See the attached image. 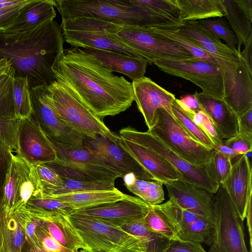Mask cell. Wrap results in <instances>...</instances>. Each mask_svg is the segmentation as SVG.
Segmentation results:
<instances>
[{
  "label": "cell",
  "mask_w": 252,
  "mask_h": 252,
  "mask_svg": "<svg viewBox=\"0 0 252 252\" xmlns=\"http://www.w3.org/2000/svg\"><path fill=\"white\" fill-rule=\"evenodd\" d=\"M232 165L230 158L213 149L206 168L210 177L220 186L223 183L229 174Z\"/></svg>",
  "instance_id": "42"
},
{
  "label": "cell",
  "mask_w": 252,
  "mask_h": 252,
  "mask_svg": "<svg viewBox=\"0 0 252 252\" xmlns=\"http://www.w3.org/2000/svg\"><path fill=\"white\" fill-rule=\"evenodd\" d=\"M114 225L140 238L146 245L147 252H163L173 241L150 230L143 219Z\"/></svg>",
  "instance_id": "34"
},
{
  "label": "cell",
  "mask_w": 252,
  "mask_h": 252,
  "mask_svg": "<svg viewBox=\"0 0 252 252\" xmlns=\"http://www.w3.org/2000/svg\"><path fill=\"white\" fill-rule=\"evenodd\" d=\"M252 34H251L248 38L245 44L244 45L245 48L242 52H241V54L243 58L246 62L250 69L252 71Z\"/></svg>",
  "instance_id": "54"
},
{
  "label": "cell",
  "mask_w": 252,
  "mask_h": 252,
  "mask_svg": "<svg viewBox=\"0 0 252 252\" xmlns=\"http://www.w3.org/2000/svg\"><path fill=\"white\" fill-rule=\"evenodd\" d=\"M11 65L6 59H0V75L5 72Z\"/></svg>",
  "instance_id": "58"
},
{
  "label": "cell",
  "mask_w": 252,
  "mask_h": 252,
  "mask_svg": "<svg viewBox=\"0 0 252 252\" xmlns=\"http://www.w3.org/2000/svg\"><path fill=\"white\" fill-rule=\"evenodd\" d=\"M28 218L25 206L8 209L0 201V252H21Z\"/></svg>",
  "instance_id": "24"
},
{
  "label": "cell",
  "mask_w": 252,
  "mask_h": 252,
  "mask_svg": "<svg viewBox=\"0 0 252 252\" xmlns=\"http://www.w3.org/2000/svg\"><path fill=\"white\" fill-rule=\"evenodd\" d=\"M57 159L45 163L62 178L94 182L115 183L120 174L107 165L83 144L63 146L51 142Z\"/></svg>",
  "instance_id": "8"
},
{
  "label": "cell",
  "mask_w": 252,
  "mask_h": 252,
  "mask_svg": "<svg viewBox=\"0 0 252 252\" xmlns=\"http://www.w3.org/2000/svg\"><path fill=\"white\" fill-rule=\"evenodd\" d=\"M83 50L113 72L122 73L132 81L145 77L148 63L143 59L112 51L94 48Z\"/></svg>",
  "instance_id": "26"
},
{
  "label": "cell",
  "mask_w": 252,
  "mask_h": 252,
  "mask_svg": "<svg viewBox=\"0 0 252 252\" xmlns=\"http://www.w3.org/2000/svg\"><path fill=\"white\" fill-rule=\"evenodd\" d=\"M175 2L179 10L178 20L181 23L226 15L221 0H175Z\"/></svg>",
  "instance_id": "30"
},
{
  "label": "cell",
  "mask_w": 252,
  "mask_h": 252,
  "mask_svg": "<svg viewBox=\"0 0 252 252\" xmlns=\"http://www.w3.org/2000/svg\"><path fill=\"white\" fill-rule=\"evenodd\" d=\"M197 21L211 34L219 39L224 40L230 49L235 52L237 51L236 35L225 19L209 18Z\"/></svg>",
  "instance_id": "40"
},
{
  "label": "cell",
  "mask_w": 252,
  "mask_h": 252,
  "mask_svg": "<svg viewBox=\"0 0 252 252\" xmlns=\"http://www.w3.org/2000/svg\"><path fill=\"white\" fill-rule=\"evenodd\" d=\"M45 95L51 107L60 118L70 127L85 137L97 136L113 141L119 135L111 131L103 120L96 117L79 101L61 83L56 80L44 86Z\"/></svg>",
  "instance_id": "7"
},
{
  "label": "cell",
  "mask_w": 252,
  "mask_h": 252,
  "mask_svg": "<svg viewBox=\"0 0 252 252\" xmlns=\"http://www.w3.org/2000/svg\"><path fill=\"white\" fill-rule=\"evenodd\" d=\"M21 119L16 117L0 116V141L12 151H17L18 133Z\"/></svg>",
  "instance_id": "43"
},
{
  "label": "cell",
  "mask_w": 252,
  "mask_h": 252,
  "mask_svg": "<svg viewBox=\"0 0 252 252\" xmlns=\"http://www.w3.org/2000/svg\"><path fill=\"white\" fill-rule=\"evenodd\" d=\"M144 225L150 230L171 240L180 241L179 226L166 202L150 205V209L143 219Z\"/></svg>",
  "instance_id": "32"
},
{
  "label": "cell",
  "mask_w": 252,
  "mask_h": 252,
  "mask_svg": "<svg viewBox=\"0 0 252 252\" xmlns=\"http://www.w3.org/2000/svg\"><path fill=\"white\" fill-rule=\"evenodd\" d=\"M164 185L169 198L181 208L215 221V194L181 180Z\"/></svg>",
  "instance_id": "20"
},
{
  "label": "cell",
  "mask_w": 252,
  "mask_h": 252,
  "mask_svg": "<svg viewBox=\"0 0 252 252\" xmlns=\"http://www.w3.org/2000/svg\"><path fill=\"white\" fill-rule=\"evenodd\" d=\"M148 131L195 166H206L210 161L212 150L194 140L173 115L164 109H158L156 123Z\"/></svg>",
  "instance_id": "10"
},
{
  "label": "cell",
  "mask_w": 252,
  "mask_h": 252,
  "mask_svg": "<svg viewBox=\"0 0 252 252\" xmlns=\"http://www.w3.org/2000/svg\"><path fill=\"white\" fill-rule=\"evenodd\" d=\"M21 252H48L43 249L38 244L32 243L27 240L25 239V241L22 247Z\"/></svg>",
  "instance_id": "56"
},
{
  "label": "cell",
  "mask_w": 252,
  "mask_h": 252,
  "mask_svg": "<svg viewBox=\"0 0 252 252\" xmlns=\"http://www.w3.org/2000/svg\"><path fill=\"white\" fill-rule=\"evenodd\" d=\"M122 26L93 17H78L62 19L60 27L64 40L74 48L112 51L143 59L136 49L117 35Z\"/></svg>",
  "instance_id": "5"
},
{
  "label": "cell",
  "mask_w": 252,
  "mask_h": 252,
  "mask_svg": "<svg viewBox=\"0 0 252 252\" xmlns=\"http://www.w3.org/2000/svg\"><path fill=\"white\" fill-rule=\"evenodd\" d=\"M238 134L252 139V108L237 116Z\"/></svg>",
  "instance_id": "50"
},
{
  "label": "cell",
  "mask_w": 252,
  "mask_h": 252,
  "mask_svg": "<svg viewBox=\"0 0 252 252\" xmlns=\"http://www.w3.org/2000/svg\"><path fill=\"white\" fill-rule=\"evenodd\" d=\"M126 195L115 188L112 190L72 193L50 197L68 203L75 211L117 201L126 197Z\"/></svg>",
  "instance_id": "31"
},
{
  "label": "cell",
  "mask_w": 252,
  "mask_h": 252,
  "mask_svg": "<svg viewBox=\"0 0 252 252\" xmlns=\"http://www.w3.org/2000/svg\"><path fill=\"white\" fill-rule=\"evenodd\" d=\"M41 220L50 235L64 247L74 252L86 249L66 215L56 213L47 216Z\"/></svg>",
  "instance_id": "29"
},
{
  "label": "cell",
  "mask_w": 252,
  "mask_h": 252,
  "mask_svg": "<svg viewBox=\"0 0 252 252\" xmlns=\"http://www.w3.org/2000/svg\"><path fill=\"white\" fill-rule=\"evenodd\" d=\"M213 150H215L223 156L230 158L231 161L234 159H236V160L242 156L233 151L229 146L225 145L223 140L215 144Z\"/></svg>",
  "instance_id": "53"
},
{
  "label": "cell",
  "mask_w": 252,
  "mask_h": 252,
  "mask_svg": "<svg viewBox=\"0 0 252 252\" xmlns=\"http://www.w3.org/2000/svg\"><path fill=\"white\" fill-rule=\"evenodd\" d=\"M150 209V205L139 198L126 195L122 199L75 210L72 213L99 219L111 224L118 225L143 219Z\"/></svg>",
  "instance_id": "19"
},
{
  "label": "cell",
  "mask_w": 252,
  "mask_h": 252,
  "mask_svg": "<svg viewBox=\"0 0 252 252\" xmlns=\"http://www.w3.org/2000/svg\"><path fill=\"white\" fill-rule=\"evenodd\" d=\"M222 184L244 221L247 204L252 196V168L246 155L232 163L231 171Z\"/></svg>",
  "instance_id": "23"
},
{
  "label": "cell",
  "mask_w": 252,
  "mask_h": 252,
  "mask_svg": "<svg viewBox=\"0 0 252 252\" xmlns=\"http://www.w3.org/2000/svg\"><path fill=\"white\" fill-rule=\"evenodd\" d=\"M136 49L148 64L160 59L184 60L195 58L178 44L151 32L148 27L122 25L117 33Z\"/></svg>",
  "instance_id": "11"
},
{
  "label": "cell",
  "mask_w": 252,
  "mask_h": 252,
  "mask_svg": "<svg viewBox=\"0 0 252 252\" xmlns=\"http://www.w3.org/2000/svg\"><path fill=\"white\" fill-rule=\"evenodd\" d=\"M209 252H249L243 221L222 184L215 194V232Z\"/></svg>",
  "instance_id": "9"
},
{
  "label": "cell",
  "mask_w": 252,
  "mask_h": 252,
  "mask_svg": "<svg viewBox=\"0 0 252 252\" xmlns=\"http://www.w3.org/2000/svg\"><path fill=\"white\" fill-rule=\"evenodd\" d=\"M14 75L12 65L0 75V116L16 117L13 95Z\"/></svg>",
  "instance_id": "38"
},
{
  "label": "cell",
  "mask_w": 252,
  "mask_h": 252,
  "mask_svg": "<svg viewBox=\"0 0 252 252\" xmlns=\"http://www.w3.org/2000/svg\"><path fill=\"white\" fill-rule=\"evenodd\" d=\"M52 70L56 80L101 120L125 111L134 101L131 83L80 48L63 49Z\"/></svg>",
  "instance_id": "1"
},
{
  "label": "cell",
  "mask_w": 252,
  "mask_h": 252,
  "mask_svg": "<svg viewBox=\"0 0 252 252\" xmlns=\"http://www.w3.org/2000/svg\"><path fill=\"white\" fill-rule=\"evenodd\" d=\"M226 12L232 30L237 38V51L241 53V47L245 45L252 34V0H221Z\"/></svg>",
  "instance_id": "28"
},
{
  "label": "cell",
  "mask_w": 252,
  "mask_h": 252,
  "mask_svg": "<svg viewBox=\"0 0 252 252\" xmlns=\"http://www.w3.org/2000/svg\"><path fill=\"white\" fill-rule=\"evenodd\" d=\"M67 218L81 239L86 250L105 252H147L137 236L99 219L71 214Z\"/></svg>",
  "instance_id": "6"
},
{
  "label": "cell",
  "mask_w": 252,
  "mask_h": 252,
  "mask_svg": "<svg viewBox=\"0 0 252 252\" xmlns=\"http://www.w3.org/2000/svg\"><path fill=\"white\" fill-rule=\"evenodd\" d=\"M123 135L151 149L158 154L182 175L181 180L205 189L216 194L219 185L209 176L206 166H195L184 159L148 131L142 132L130 126L120 129Z\"/></svg>",
  "instance_id": "13"
},
{
  "label": "cell",
  "mask_w": 252,
  "mask_h": 252,
  "mask_svg": "<svg viewBox=\"0 0 252 252\" xmlns=\"http://www.w3.org/2000/svg\"><path fill=\"white\" fill-rule=\"evenodd\" d=\"M13 155L10 148L0 141V201L2 199L3 187Z\"/></svg>",
  "instance_id": "47"
},
{
  "label": "cell",
  "mask_w": 252,
  "mask_h": 252,
  "mask_svg": "<svg viewBox=\"0 0 252 252\" xmlns=\"http://www.w3.org/2000/svg\"><path fill=\"white\" fill-rule=\"evenodd\" d=\"M16 155L32 165L48 163L57 159L51 142L32 114L21 119Z\"/></svg>",
  "instance_id": "17"
},
{
  "label": "cell",
  "mask_w": 252,
  "mask_h": 252,
  "mask_svg": "<svg viewBox=\"0 0 252 252\" xmlns=\"http://www.w3.org/2000/svg\"><path fill=\"white\" fill-rule=\"evenodd\" d=\"M119 142L156 180L163 184L181 180L182 175L162 157L151 149L123 135Z\"/></svg>",
  "instance_id": "22"
},
{
  "label": "cell",
  "mask_w": 252,
  "mask_h": 252,
  "mask_svg": "<svg viewBox=\"0 0 252 252\" xmlns=\"http://www.w3.org/2000/svg\"><path fill=\"white\" fill-rule=\"evenodd\" d=\"M163 252H206L201 244L173 240Z\"/></svg>",
  "instance_id": "49"
},
{
  "label": "cell",
  "mask_w": 252,
  "mask_h": 252,
  "mask_svg": "<svg viewBox=\"0 0 252 252\" xmlns=\"http://www.w3.org/2000/svg\"><path fill=\"white\" fill-rule=\"evenodd\" d=\"M98 252V251H94V252Z\"/></svg>",
  "instance_id": "60"
},
{
  "label": "cell",
  "mask_w": 252,
  "mask_h": 252,
  "mask_svg": "<svg viewBox=\"0 0 252 252\" xmlns=\"http://www.w3.org/2000/svg\"><path fill=\"white\" fill-rule=\"evenodd\" d=\"M35 233L40 246L48 252H74L55 240L50 235L43 223L36 228Z\"/></svg>",
  "instance_id": "46"
},
{
  "label": "cell",
  "mask_w": 252,
  "mask_h": 252,
  "mask_svg": "<svg viewBox=\"0 0 252 252\" xmlns=\"http://www.w3.org/2000/svg\"><path fill=\"white\" fill-rule=\"evenodd\" d=\"M171 109L173 116L190 137L206 148L213 149V142L182 110L175 100L171 104Z\"/></svg>",
  "instance_id": "37"
},
{
  "label": "cell",
  "mask_w": 252,
  "mask_h": 252,
  "mask_svg": "<svg viewBox=\"0 0 252 252\" xmlns=\"http://www.w3.org/2000/svg\"><path fill=\"white\" fill-rule=\"evenodd\" d=\"M22 6L0 8V30H6L12 24Z\"/></svg>",
  "instance_id": "52"
},
{
  "label": "cell",
  "mask_w": 252,
  "mask_h": 252,
  "mask_svg": "<svg viewBox=\"0 0 252 252\" xmlns=\"http://www.w3.org/2000/svg\"><path fill=\"white\" fill-rule=\"evenodd\" d=\"M161 71L188 80L199 87L203 94L223 99V82L220 69L196 58L177 60L160 59L153 61Z\"/></svg>",
  "instance_id": "14"
},
{
  "label": "cell",
  "mask_w": 252,
  "mask_h": 252,
  "mask_svg": "<svg viewBox=\"0 0 252 252\" xmlns=\"http://www.w3.org/2000/svg\"><path fill=\"white\" fill-rule=\"evenodd\" d=\"M189 116L211 139L214 144L222 140L223 138L221 133L203 110Z\"/></svg>",
  "instance_id": "45"
},
{
  "label": "cell",
  "mask_w": 252,
  "mask_h": 252,
  "mask_svg": "<svg viewBox=\"0 0 252 252\" xmlns=\"http://www.w3.org/2000/svg\"><path fill=\"white\" fill-rule=\"evenodd\" d=\"M55 0H29L20 9L12 24L5 31L22 32L33 29L56 17Z\"/></svg>",
  "instance_id": "27"
},
{
  "label": "cell",
  "mask_w": 252,
  "mask_h": 252,
  "mask_svg": "<svg viewBox=\"0 0 252 252\" xmlns=\"http://www.w3.org/2000/svg\"><path fill=\"white\" fill-rule=\"evenodd\" d=\"M247 219V224L250 237V250L249 252H252V196L250 197L246 208V217Z\"/></svg>",
  "instance_id": "55"
},
{
  "label": "cell",
  "mask_w": 252,
  "mask_h": 252,
  "mask_svg": "<svg viewBox=\"0 0 252 252\" xmlns=\"http://www.w3.org/2000/svg\"><path fill=\"white\" fill-rule=\"evenodd\" d=\"M77 252H91L87 250L86 249H81L79 250Z\"/></svg>",
  "instance_id": "59"
},
{
  "label": "cell",
  "mask_w": 252,
  "mask_h": 252,
  "mask_svg": "<svg viewBox=\"0 0 252 252\" xmlns=\"http://www.w3.org/2000/svg\"><path fill=\"white\" fill-rule=\"evenodd\" d=\"M223 141L225 145L241 155H246L252 152V139L238 134Z\"/></svg>",
  "instance_id": "48"
},
{
  "label": "cell",
  "mask_w": 252,
  "mask_h": 252,
  "mask_svg": "<svg viewBox=\"0 0 252 252\" xmlns=\"http://www.w3.org/2000/svg\"><path fill=\"white\" fill-rule=\"evenodd\" d=\"M176 30L217 62L223 79V100L233 111L239 116L252 108V71L241 53L233 51L197 21L185 22Z\"/></svg>",
  "instance_id": "3"
},
{
  "label": "cell",
  "mask_w": 252,
  "mask_h": 252,
  "mask_svg": "<svg viewBox=\"0 0 252 252\" xmlns=\"http://www.w3.org/2000/svg\"><path fill=\"white\" fill-rule=\"evenodd\" d=\"M120 139V138H119ZM100 136L94 138L85 137L83 145L122 177L133 174L138 179L156 180L144 167L119 142Z\"/></svg>",
  "instance_id": "16"
},
{
  "label": "cell",
  "mask_w": 252,
  "mask_h": 252,
  "mask_svg": "<svg viewBox=\"0 0 252 252\" xmlns=\"http://www.w3.org/2000/svg\"><path fill=\"white\" fill-rule=\"evenodd\" d=\"M131 84L134 101L148 130L156 123L158 109H164L172 114L171 105L176 99L174 94L145 76L132 81Z\"/></svg>",
  "instance_id": "18"
},
{
  "label": "cell",
  "mask_w": 252,
  "mask_h": 252,
  "mask_svg": "<svg viewBox=\"0 0 252 252\" xmlns=\"http://www.w3.org/2000/svg\"><path fill=\"white\" fill-rule=\"evenodd\" d=\"M13 95L16 117L20 119L30 117L32 113V107L27 78L14 75Z\"/></svg>",
  "instance_id": "36"
},
{
  "label": "cell",
  "mask_w": 252,
  "mask_h": 252,
  "mask_svg": "<svg viewBox=\"0 0 252 252\" xmlns=\"http://www.w3.org/2000/svg\"><path fill=\"white\" fill-rule=\"evenodd\" d=\"M29 0H0V8L21 6Z\"/></svg>",
  "instance_id": "57"
},
{
  "label": "cell",
  "mask_w": 252,
  "mask_h": 252,
  "mask_svg": "<svg viewBox=\"0 0 252 252\" xmlns=\"http://www.w3.org/2000/svg\"><path fill=\"white\" fill-rule=\"evenodd\" d=\"M134 4L157 14L178 20L179 10L175 0H130Z\"/></svg>",
  "instance_id": "41"
},
{
  "label": "cell",
  "mask_w": 252,
  "mask_h": 252,
  "mask_svg": "<svg viewBox=\"0 0 252 252\" xmlns=\"http://www.w3.org/2000/svg\"><path fill=\"white\" fill-rule=\"evenodd\" d=\"M150 30L183 47L196 59L211 63L219 68L215 60L205 50L187 36L179 32L176 29H159L148 27Z\"/></svg>",
  "instance_id": "35"
},
{
  "label": "cell",
  "mask_w": 252,
  "mask_h": 252,
  "mask_svg": "<svg viewBox=\"0 0 252 252\" xmlns=\"http://www.w3.org/2000/svg\"><path fill=\"white\" fill-rule=\"evenodd\" d=\"M166 203L179 226L180 241L211 246L214 235L215 221L181 208L170 198Z\"/></svg>",
  "instance_id": "21"
},
{
  "label": "cell",
  "mask_w": 252,
  "mask_h": 252,
  "mask_svg": "<svg viewBox=\"0 0 252 252\" xmlns=\"http://www.w3.org/2000/svg\"><path fill=\"white\" fill-rule=\"evenodd\" d=\"M60 26L54 20L22 32L0 30V59H6L15 75L27 78L30 90L56 80L52 67L63 50Z\"/></svg>",
  "instance_id": "2"
},
{
  "label": "cell",
  "mask_w": 252,
  "mask_h": 252,
  "mask_svg": "<svg viewBox=\"0 0 252 252\" xmlns=\"http://www.w3.org/2000/svg\"><path fill=\"white\" fill-rule=\"evenodd\" d=\"M175 101L182 110L188 116L202 110L198 100L192 95H187Z\"/></svg>",
  "instance_id": "51"
},
{
  "label": "cell",
  "mask_w": 252,
  "mask_h": 252,
  "mask_svg": "<svg viewBox=\"0 0 252 252\" xmlns=\"http://www.w3.org/2000/svg\"><path fill=\"white\" fill-rule=\"evenodd\" d=\"M62 179L63 184L61 188L53 190L48 196L43 197L89 191L112 190L115 188V183L87 182L65 178Z\"/></svg>",
  "instance_id": "39"
},
{
  "label": "cell",
  "mask_w": 252,
  "mask_h": 252,
  "mask_svg": "<svg viewBox=\"0 0 252 252\" xmlns=\"http://www.w3.org/2000/svg\"><path fill=\"white\" fill-rule=\"evenodd\" d=\"M62 19L90 17L122 25L176 29L179 20L141 8L130 0H55Z\"/></svg>",
  "instance_id": "4"
},
{
  "label": "cell",
  "mask_w": 252,
  "mask_h": 252,
  "mask_svg": "<svg viewBox=\"0 0 252 252\" xmlns=\"http://www.w3.org/2000/svg\"><path fill=\"white\" fill-rule=\"evenodd\" d=\"M32 115L50 141L63 146L83 145L85 136L68 126L50 105L44 86L31 90Z\"/></svg>",
  "instance_id": "15"
},
{
  "label": "cell",
  "mask_w": 252,
  "mask_h": 252,
  "mask_svg": "<svg viewBox=\"0 0 252 252\" xmlns=\"http://www.w3.org/2000/svg\"><path fill=\"white\" fill-rule=\"evenodd\" d=\"M41 197V187L35 166L13 154L3 187V206L13 210L25 207L29 201Z\"/></svg>",
  "instance_id": "12"
},
{
  "label": "cell",
  "mask_w": 252,
  "mask_h": 252,
  "mask_svg": "<svg viewBox=\"0 0 252 252\" xmlns=\"http://www.w3.org/2000/svg\"><path fill=\"white\" fill-rule=\"evenodd\" d=\"M34 165L40 183L42 197L48 196L53 190L62 186V178L52 168L45 163H39Z\"/></svg>",
  "instance_id": "44"
},
{
  "label": "cell",
  "mask_w": 252,
  "mask_h": 252,
  "mask_svg": "<svg viewBox=\"0 0 252 252\" xmlns=\"http://www.w3.org/2000/svg\"><path fill=\"white\" fill-rule=\"evenodd\" d=\"M193 95L223 139H228L238 134V116L223 99L216 98L197 92Z\"/></svg>",
  "instance_id": "25"
},
{
  "label": "cell",
  "mask_w": 252,
  "mask_h": 252,
  "mask_svg": "<svg viewBox=\"0 0 252 252\" xmlns=\"http://www.w3.org/2000/svg\"><path fill=\"white\" fill-rule=\"evenodd\" d=\"M123 178L127 189L148 205H159L164 200L161 182L157 180L139 179L133 174H127Z\"/></svg>",
  "instance_id": "33"
}]
</instances>
